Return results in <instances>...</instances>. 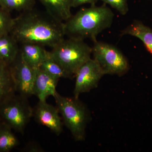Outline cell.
<instances>
[{
    "mask_svg": "<svg viewBox=\"0 0 152 152\" xmlns=\"http://www.w3.org/2000/svg\"><path fill=\"white\" fill-rule=\"evenodd\" d=\"M99 0H72V7L76 8L85 4H89L91 5H96Z\"/></svg>",
    "mask_w": 152,
    "mask_h": 152,
    "instance_id": "7402d4cb",
    "label": "cell"
},
{
    "mask_svg": "<svg viewBox=\"0 0 152 152\" xmlns=\"http://www.w3.org/2000/svg\"><path fill=\"white\" fill-rule=\"evenodd\" d=\"M27 98L14 94L0 104V118L3 123L23 134L33 115Z\"/></svg>",
    "mask_w": 152,
    "mask_h": 152,
    "instance_id": "5b68a950",
    "label": "cell"
},
{
    "mask_svg": "<svg viewBox=\"0 0 152 152\" xmlns=\"http://www.w3.org/2000/svg\"><path fill=\"white\" fill-rule=\"evenodd\" d=\"M130 35L140 39L152 54V29L140 21L135 20L121 31L120 35Z\"/></svg>",
    "mask_w": 152,
    "mask_h": 152,
    "instance_id": "4fadbf2b",
    "label": "cell"
},
{
    "mask_svg": "<svg viewBox=\"0 0 152 152\" xmlns=\"http://www.w3.org/2000/svg\"><path fill=\"white\" fill-rule=\"evenodd\" d=\"M12 129L4 123L0 125V152H8L19 145L18 138Z\"/></svg>",
    "mask_w": 152,
    "mask_h": 152,
    "instance_id": "2e32d148",
    "label": "cell"
},
{
    "mask_svg": "<svg viewBox=\"0 0 152 152\" xmlns=\"http://www.w3.org/2000/svg\"><path fill=\"white\" fill-rule=\"evenodd\" d=\"M57 107L48 104L46 101H40L33 109V117L37 122L50 129L57 135L63 131L62 118Z\"/></svg>",
    "mask_w": 152,
    "mask_h": 152,
    "instance_id": "9c48e42d",
    "label": "cell"
},
{
    "mask_svg": "<svg viewBox=\"0 0 152 152\" xmlns=\"http://www.w3.org/2000/svg\"><path fill=\"white\" fill-rule=\"evenodd\" d=\"M53 77L60 79L70 78L71 77L50 56L48 51L45 58L39 68Z\"/></svg>",
    "mask_w": 152,
    "mask_h": 152,
    "instance_id": "e0dca14e",
    "label": "cell"
},
{
    "mask_svg": "<svg viewBox=\"0 0 152 152\" xmlns=\"http://www.w3.org/2000/svg\"><path fill=\"white\" fill-rule=\"evenodd\" d=\"M20 45V53L28 64L34 69L39 68L48 53L45 47L31 43Z\"/></svg>",
    "mask_w": 152,
    "mask_h": 152,
    "instance_id": "8fae6325",
    "label": "cell"
},
{
    "mask_svg": "<svg viewBox=\"0 0 152 152\" xmlns=\"http://www.w3.org/2000/svg\"><path fill=\"white\" fill-rule=\"evenodd\" d=\"M62 119L77 141L84 140L89 114L86 106L78 99L64 96L58 92L54 97Z\"/></svg>",
    "mask_w": 152,
    "mask_h": 152,
    "instance_id": "277c9868",
    "label": "cell"
},
{
    "mask_svg": "<svg viewBox=\"0 0 152 152\" xmlns=\"http://www.w3.org/2000/svg\"><path fill=\"white\" fill-rule=\"evenodd\" d=\"M35 0H0V7L10 12H23L34 8Z\"/></svg>",
    "mask_w": 152,
    "mask_h": 152,
    "instance_id": "ac0fdd59",
    "label": "cell"
},
{
    "mask_svg": "<svg viewBox=\"0 0 152 152\" xmlns=\"http://www.w3.org/2000/svg\"><path fill=\"white\" fill-rule=\"evenodd\" d=\"M93 58L104 75L122 76L127 72L129 65L122 52L113 45L96 40L93 41Z\"/></svg>",
    "mask_w": 152,
    "mask_h": 152,
    "instance_id": "8992f818",
    "label": "cell"
},
{
    "mask_svg": "<svg viewBox=\"0 0 152 152\" xmlns=\"http://www.w3.org/2000/svg\"><path fill=\"white\" fill-rule=\"evenodd\" d=\"M46 11L55 18L65 22L71 16L72 0H38Z\"/></svg>",
    "mask_w": 152,
    "mask_h": 152,
    "instance_id": "5bb4252c",
    "label": "cell"
},
{
    "mask_svg": "<svg viewBox=\"0 0 152 152\" xmlns=\"http://www.w3.org/2000/svg\"><path fill=\"white\" fill-rule=\"evenodd\" d=\"M9 66L16 92L27 98L34 95L35 69L28 64L20 52L16 59Z\"/></svg>",
    "mask_w": 152,
    "mask_h": 152,
    "instance_id": "52a82bcc",
    "label": "cell"
},
{
    "mask_svg": "<svg viewBox=\"0 0 152 152\" xmlns=\"http://www.w3.org/2000/svg\"><path fill=\"white\" fill-rule=\"evenodd\" d=\"M15 92L10 66L0 63V104Z\"/></svg>",
    "mask_w": 152,
    "mask_h": 152,
    "instance_id": "9a60e30c",
    "label": "cell"
},
{
    "mask_svg": "<svg viewBox=\"0 0 152 152\" xmlns=\"http://www.w3.org/2000/svg\"><path fill=\"white\" fill-rule=\"evenodd\" d=\"M50 53L72 77L91 58L92 48L85 42L84 40L68 38L52 48Z\"/></svg>",
    "mask_w": 152,
    "mask_h": 152,
    "instance_id": "3957f363",
    "label": "cell"
},
{
    "mask_svg": "<svg viewBox=\"0 0 152 152\" xmlns=\"http://www.w3.org/2000/svg\"><path fill=\"white\" fill-rule=\"evenodd\" d=\"M115 15L107 5L83 8L64 23L65 36L84 40H96L99 34L111 26Z\"/></svg>",
    "mask_w": 152,
    "mask_h": 152,
    "instance_id": "7a4b0ae2",
    "label": "cell"
},
{
    "mask_svg": "<svg viewBox=\"0 0 152 152\" xmlns=\"http://www.w3.org/2000/svg\"><path fill=\"white\" fill-rule=\"evenodd\" d=\"M23 151L28 152H42L44 149L38 144L31 143L28 144L23 149Z\"/></svg>",
    "mask_w": 152,
    "mask_h": 152,
    "instance_id": "44dd1931",
    "label": "cell"
},
{
    "mask_svg": "<svg viewBox=\"0 0 152 152\" xmlns=\"http://www.w3.org/2000/svg\"><path fill=\"white\" fill-rule=\"evenodd\" d=\"M34 95H36L39 101H46L49 96L54 97L57 94L56 87L59 79L53 77L41 69H35Z\"/></svg>",
    "mask_w": 152,
    "mask_h": 152,
    "instance_id": "30bf717a",
    "label": "cell"
},
{
    "mask_svg": "<svg viewBox=\"0 0 152 152\" xmlns=\"http://www.w3.org/2000/svg\"><path fill=\"white\" fill-rule=\"evenodd\" d=\"M1 123H0V125H1Z\"/></svg>",
    "mask_w": 152,
    "mask_h": 152,
    "instance_id": "603a6c76",
    "label": "cell"
},
{
    "mask_svg": "<svg viewBox=\"0 0 152 152\" xmlns=\"http://www.w3.org/2000/svg\"><path fill=\"white\" fill-rule=\"evenodd\" d=\"M19 45L10 34L0 35V63L11 65L19 54Z\"/></svg>",
    "mask_w": 152,
    "mask_h": 152,
    "instance_id": "7c38bea8",
    "label": "cell"
},
{
    "mask_svg": "<svg viewBox=\"0 0 152 152\" xmlns=\"http://www.w3.org/2000/svg\"><path fill=\"white\" fill-rule=\"evenodd\" d=\"M104 75L99 64L94 58H91L80 68L75 76L74 98L78 99L81 94L88 92L96 88Z\"/></svg>",
    "mask_w": 152,
    "mask_h": 152,
    "instance_id": "ba28073f",
    "label": "cell"
},
{
    "mask_svg": "<svg viewBox=\"0 0 152 152\" xmlns=\"http://www.w3.org/2000/svg\"><path fill=\"white\" fill-rule=\"evenodd\" d=\"M105 4H108L116 10L122 15H126L129 12L128 0H99Z\"/></svg>",
    "mask_w": 152,
    "mask_h": 152,
    "instance_id": "ffe728a7",
    "label": "cell"
},
{
    "mask_svg": "<svg viewBox=\"0 0 152 152\" xmlns=\"http://www.w3.org/2000/svg\"><path fill=\"white\" fill-rule=\"evenodd\" d=\"M10 34L19 45L37 44L53 48L65 39L64 23L46 11L33 8L22 12L14 20Z\"/></svg>",
    "mask_w": 152,
    "mask_h": 152,
    "instance_id": "6da1fadb",
    "label": "cell"
},
{
    "mask_svg": "<svg viewBox=\"0 0 152 152\" xmlns=\"http://www.w3.org/2000/svg\"><path fill=\"white\" fill-rule=\"evenodd\" d=\"M14 20L10 12L0 7V35L10 34L13 26Z\"/></svg>",
    "mask_w": 152,
    "mask_h": 152,
    "instance_id": "d6986e66",
    "label": "cell"
}]
</instances>
